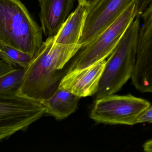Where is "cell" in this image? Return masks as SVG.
Wrapping results in <instances>:
<instances>
[{
  "mask_svg": "<svg viewBox=\"0 0 152 152\" xmlns=\"http://www.w3.org/2000/svg\"><path fill=\"white\" fill-rule=\"evenodd\" d=\"M106 62L103 60L85 68L68 71L61 80L58 88L80 98L96 94Z\"/></svg>",
  "mask_w": 152,
  "mask_h": 152,
  "instance_id": "9",
  "label": "cell"
},
{
  "mask_svg": "<svg viewBox=\"0 0 152 152\" xmlns=\"http://www.w3.org/2000/svg\"><path fill=\"white\" fill-rule=\"evenodd\" d=\"M131 0H99L88 7L77 44L86 45L112 24Z\"/></svg>",
  "mask_w": 152,
  "mask_h": 152,
  "instance_id": "8",
  "label": "cell"
},
{
  "mask_svg": "<svg viewBox=\"0 0 152 152\" xmlns=\"http://www.w3.org/2000/svg\"><path fill=\"white\" fill-rule=\"evenodd\" d=\"M142 147L145 151L152 152V139L145 142Z\"/></svg>",
  "mask_w": 152,
  "mask_h": 152,
  "instance_id": "18",
  "label": "cell"
},
{
  "mask_svg": "<svg viewBox=\"0 0 152 152\" xmlns=\"http://www.w3.org/2000/svg\"><path fill=\"white\" fill-rule=\"evenodd\" d=\"M33 57L28 54L4 45L2 44L0 48V59L14 68H27Z\"/></svg>",
  "mask_w": 152,
  "mask_h": 152,
  "instance_id": "13",
  "label": "cell"
},
{
  "mask_svg": "<svg viewBox=\"0 0 152 152\" xmlns=\"http://www.w3.org/2000/svg\"><path fill=\"white\" fill-rule=\"evenodd\" d=\"M150 106L148 101L131 94L111 95L96 100L90 117L98 123L132 126Z\"/></svg>",
  "mask_w": 152,
  "mask_h": 152,
  "instance_id": "6",
  "label": "cell"
},
{
  "mask_svg": "<svg viewBox=\"0 0 152 152\" xmlns=\"http://www.w3.org/2000/svg\"><path fill=\"white\" fill-rule=\"evenodd\" d=\"M88 7L79 3L77 9L69 15L58 33L54 37V43L61 44H77Z\"/></svg>",
  "mask_w": 152,
  "mask_h": 152,
  "instance_id": "11",
  "label": "cell"
},
{
  "mask_svg": "<svg viewBox=\"0 0 152 152\" xmlns=\"http://www.w3.org/2000/svg\"><path fill=\"white\" fill-rule=\"evenodd\" d=\"M45 113L41 101L19 93L0 94V142L26 130Z\"/></svg>",
  "mask_w": 152,
  "mask_h": 152,
  "instance_id": "5",
  "label": "cell"
},
{
  "mask_svg": "<svg viewBox=\"0 0 152 152\" xmlns=\"http://www.w3.org/2000/svg\"><path fill=\"white\" fill-rule=\"evenodd\" d=\"M80 98L58 87L50 97L42 102L45 107V113L57 120H63L75 112Z\"/></svg>",
  "mask_w": 152,
  "mask_h": 152,
  "instance_id": "12",
  "label": "cell"
},
{
  "mask_svg": "<svg viewBox=\"0 0 152 152\" xmlns=\"http://www.w3.org/2000/svg\"><path fill=\"white\" fill-rule=\"evenodd\" d=\"M26 69L15 68L0 76V94L18 93Z\"/></svg>",
  "mask_w": 152,
  "mask_h": 152,
  "instance_id": "14",
  "label": "cell"
},
{
  "mask_svg": "<svg viewBox=\"0 0 152 152\" xmlns=\"http://www.w3.org/2000/svg\"><path fill=\"white\" fill-rule=\"evenodd\" d=\"M81 48L78 44L56 43L54 37L47 38L26 69L18 93L41 101L48 99L58 87L61 70Z\"/></svg>",
  "mask_w": 152,
  "mask_h": 152,
  "instance_id": "1",
  "label": "cell"
},
{
  "mask_svg": "<svg viewBox=\"0 0 152 152\" xmlns=\"http://www.w3.org/2000/svg\"><path fill=\"white\" fill-rule=\"evenodd\" d=\"M1 43H0V48H1Z\"/></svg>",
  "mask_w": 152,
  "mask_h": 152,
  "instance_id": "20",
  "label": "cell"
},
{
  "mask_svg": "<svg viewBox=\"0 0 152 152\" xmlns=\"http://www.w3.org/2000/svg\"><path fill=\"white\" fill-rule=\"evenodd\" d=\"M39 18L45 37H54L68 18L75 0H38Z\"/></svg>",
  "mask_w": 152,
  "mask_h": 152,
  "instance_id": "10",
  "label": "cell"
},
{
  "mask_svg": "<svg viewBox=\"0 0 152 152\" xmlns=\"http://www.w3.org/2000/svg\"><path fill=\"white\" fill-rule=\"evenodd\" d=\"M140 24V18L136 17L106 61L96 100L116 93L131 78L136 60Z\"/></svg>",
  "mask_w": 152,
  "mask_h": 152,
  "instance_id": "3",
  "label": "cell"
},
{
  "mask_svg": "<svg viewBox=\"0 0 152 152\" xmlns=\"http://www.w3.org/2000/svg\"><path fill=\"white\" fill-rule=\"evenodd\" d=\"M78 3L80 4H85L88 7L92 6V5L96 3L99 0H78Z\"/></svg>",
  "mask_w": 152,
  "mask_h": 152,
  "instance_id": "19",
  "label": "cell"
},
{
  "mask_svg": "<svg viewBox=\"0 0 152 152\" xmlns=\"http://www.w3.org/2000/svg\"><path fill=\"white\" fill-rule=\"evenodd\" d=\"M137 16L136 0H131L112 24L80 48L68 71L85 68L105 59L113 51L128 28Z\"/></svg>",
  "mask_w": 152,
  "mask_h": 152,
  "instance_id": "4",
  "label": "cell"
},
{
  "mask_svg": "<svg viewBox=\"0 0 152 152\" xmlns=\"http://www.w3.org/2000/svg\"><path fill=\"white\" fill-rule=\"evenodd\" d=\"M14 67L11 66L2 59H0V76L14 69Z\"/></svg>",
  "mask_w": 152,
  "mask_h": 152,
  "instance_id": "17",
  "label": "cell"
},
{
  "mask_svg": "<svg viewBox=\"0 0 152 152\" xmlns=\"http://www.w3.org/2000/svg\"><path fill=\"white\" fill-rule=\"evenodd\" d=\"M137 5V17H140L143 12L151 2L152 0H136Z\"/></svg>",
  "mask_w": 152,
  "mask_h": 152,
  "instance_id": "16",
  "label": "cell"
},
{
  "mask_svg": "<svg viewBox=\"0 0 152 152\" xmlns=\"http://www.w3.org/2000/svg\"><path fill=\"white\" fill-rule=\"evenodd\" d=\"M42 29L20 0H0V43L34 57L42 44Z\"/></svg>",
  "mask_w": 152,
  "mask_h": 152,
  "instance_id": "2",
  "label": "cell"
},
{
  "mask_svg": "<svg viewBox=\"0 0 152 152\" xmlns=\"http://www.w3.org/2000/svg\"><path fill=\"white\" fill-rule=\"evenodd\" d=\"M143 123H152V106L142 112L137 120L136 124Z\"/></svg>",
  "mask_w": 152,
  "mask_h": 152,
  "instance_id": "15",
  "label": "cell"
},
{
  "mask_svg": "<svg viewBox=\"0 0 152 152\" xmlns=\"http://www.w3.org/2000/svg\"><path fill=\"white\" fill-rule=\"evenodd\" d=\"M138 18L137 55L131 78L137 90L152 93V1Z\"/></svg>",
  "mask_w": 152,
  "mask_h": 152,
  "instance_id": "7",
  "label": "cell"
}]
</instances>
